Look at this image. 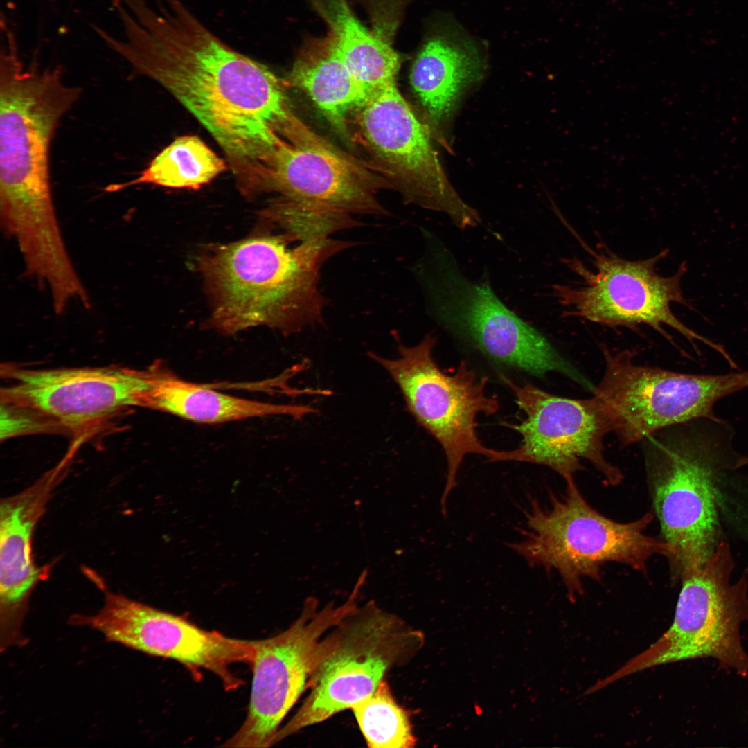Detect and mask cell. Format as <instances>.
<instances>
[{
	"label": "cell",
	"instance_id": "obj_25",
	"mask_svg": "<svg viewBox=\"0 0 748 748\" xmlns=\"http://www.w3.org/2000/svg\"><path fill=\"white\" fill-rule=\"evenodd\" d=\"M1 439L20 435L62 431L51 420L29 409L1 403Z\"/></svg>",
	"mask_w": 748,
	"mask_h": 748
},
{
	"label": "cell",
	"instance_id": "obj_23",
	"mask_svg": "<svg viewBox=\"0 0 748 748\" xmlns=\"http://www.w3.org/2000/svg\"><path fill=\"white\" fill-rule=\"evenodd\" d=\"M226 169V165L203 141L193 135L177 138L150 161L136 178L112 184L109 192L152 184L173 188L196 190Z\"/></svg>",
	"mask_w": 748,
	"mask_h": 748
},
{
	"label": "cell",
	"instance_id": "obj_3",
	"mask_svg": "<svg viewBox=\"0 0 748 748\" xmlns=\"http://www.w3.org/2000/svg\"><path fill=\"white\" fill-rule=\"evenodd\" d=\"M0 55V216L36 220L55 213L51 188V142L82 89L64 83L60 67L26 69L15 36Z\"/></svg>",
	"mask_w": 748,
	"mask_h": 748
},
{
	"label": "cell",
	"instance_id": "obj_22",
	"mask_svg": "<svg viewBox=\"0 0 748 748\" xmlns=\"http://www.w3.org/2000/svg\"><path fill=\"white\" fill-rule=\"evenodd\" d=\"M328 26L338 53L369 94L396 82L400 58L389 37L365 27L347 0H309Z\"/></svg>",
	"mask_w": 748,
	"mask_h": 748
},
{
	"label": "cell",
	"instance_id": "obj_24",
	"mask_svg": "<svg viewBox=\"0 0 748 748\" xmlns=\"http://www.w3.org/2000/svg\"><path fill=\"white\" fill-rule=\"evenodd\" d=\"M350 709L369 747L409 748L416 745L409 714L396 702L384 679Z\"/></svg>",
	"mask_w": 748,
	"mask_h": 748
},
{
	"label": "cell",
	"instance_id": "obj_4",
	"mask_svg": "<svg viewBox=\"0 0 748 748\" xmlns=\"http://www.w3.org/2000/svg\"><path fill=\"white\" fill-rule=\"evenodd\" d=\"M525 516L522 537L509 547L530 566L556 571L571 601L584 593L585 579L601 580L607 563L645 573L653 556L668 555L661 538L645 533L654 513L629 522L612 520L587 501L575 479L566 481L563 494L551 493L548 506L531 499Z\"/></svg>",
	"mask_w": 748,
	"mask_h": 748
},
{
	"label": "cell",
	"instance_id": "obj_21",
	"mask_svg": "<svg viewBox=\"0 0 748 748\" xmlns=\"http://www.w3.org/2000/svg\"><path fill=\"white\" fill-rule=\"evenodd\" d=\"M284 80L287 87L305 93L344 136L349 133V116L369 96L350 73L328 32L304 40Z\"/></svg>",
	"mask_w": 748,
	"mask_h": 748
},
{
	"label": "cell",
	"instance_id": "obj_9",
	"mask_svg": "<svg viewBox=\"0 0 748 748\" xmlns=\"http://www.w3.org/2000/svg\"><path fill=\"white\" fill-rule=\"evenodd\" d=\"M436 337L427 334L417 345L398 341V357L386 358L373 352L368 356L380 364L399 387L407 408L417 422L441 445L447 459V476L440 506L446 504L457 486V473L467 454H479L491 461L497 450L486 447L476 431L479 413L489 416L499 407L486 392L488 377L478 379L462 360L452 374L440 370L433 357Z\"/></svg>",
	"mask_w": 748,
	"mask_h": 748
},
{
	"label": "cell",
	"instance_id": "obj_18",
	"mask_svg": "<svg viewBox=\"0 0 748 748\" xmlns=\"http://www.w3.org/2000/svg\"><path fill=\"white\" fill-rule=\"evenodd\" d=\"M61 462L34 483L0 502V621L1 648L21 643V625L30 596L48 576L33 555V534L53 491L64 479Z\"/></svg>",
	"mask_w": 748,
	"mask_h": 748
},
{
	"label": "cell",
	"instance_id": "obj_8",
	"mask_svg": "<svg viewBox=\"0 0 748 748\" xmlns=\"http://www.w3.org/2000/svg\"><path fill=\"white\" fill-rule=\"evenodd\" d=\"M733 566L729 546L722 540L700 567L680 579L670 628L646 650L598 682V687L654 666L702 657L713 658L720 667L745 677L748 654L740 628L748 621V577L731 582Z\"/></svg>",
	"mask_w": 748,
	"mask_h": 748
},
{
	"label": "cell",
	"instance_id": "obj_17",
	"mask_svg": "<svg viewBox=\"0 0 748 748\" xmlns=\"http://www.w3.org/2000/svg\"><path fill=\"white\" fill-rule=\"evenodd\" d=\"M384 188L391 187L371 164L326 143L283 148L267 192L319 211L382 215L388 213L375 195Z\"/></svg>",
	"mask_w": 748,
	"mask_h": 748
},
{
	"label": "cell",
	"instance_id": "obj_14",
	"mask_svg": "<svg viewBox=\"0 0 748 748\" xmlns=\"http://www.w3.org/2000/svg\"><path fill=\"white\" fill-rule=\"evenodd\" d=\"M515 402L525 413L520 423L504 425L522 436L519 446L497 450L492 462L517 461L546 466L567 481L589 462L607 485L621 483L620 470L606 458L603 439L612 432L609 418L599 400H576L546 392L532 384L519 385L503 377Z\"/></svg>",
	"mask_w": 748,
	"mask_h": 748
},
{
	"label": "cell",
	"instance_id": "obj_15",
	"mask_svg": "<svg viewBox=\"0 0 748 748\" xmlns=\"http://www.w3.org/2000/svg\"><path fill=\"white\" fill-rule=\"evenodd\" d=\"M104 592V603L98 613L73 615L70 623L93 628L109 641L177 661L195 679H199L201 670H208L219 678L226 691L235 690L243 684L231 666L238 663L251 664L253 641L204 630L182 616L105 589Z\"/></svg>",
	"mask_w": 748,
	"mask_h": 748
},
{
	"label": "cell",
	"instance_id": "obj_1",
	"mask_svg": "<svg viewBox=\"0 0 748 748\" xmlns=\"http://www.w3.org/2000/svg\"><path fill=\"white\" fill-rule=\"evenodd\" d=\"M109 50L168 91L224 152L242 193L265 191L278 153L319 136L295 114L284 79L228 46L183 0H141Z\"/></svg>",
	"mask_w": 748,
	"mask_h": 748
},
{
	"label": "cell",
	"instance_id": "obj_7",
	"mask_svg": "<svg viewBox=\"0 0 748 748\" xmlns=\"http://www.w3.org/2000/svg\"><path fill=\"white\" fill-rule=\"evenodd\" d=\"M417 271L432 315L453 334L500 366L542 377L580 376L536 328L509 310L487 282H473L436 236Z\"/></svg>",
	"mask_w": 748,
	"mask_h": 748
},
{
	"label": "cell",
	"instance_id": "obj_20",
	"mask_svg": "<svg viewBox=\"0 0 748 748\" xmlns=\"http://www.w3.org/2000/svg\"><path fill=\"white\" fill-rule=\"evenodd\" d=\"M143 407L204 424L278 415L299 419L316 411L310 405L268 403L225 394L181 380L157 364Z\"/></svg>",
	"mask_w": 748,
	"mask_h": 748
},
{
	"label": "cell",
	"instance_id": "obj_19",
	"mask_svg": "<svg viewBox=\"0 0 748 748\" xmlns=\"http://www.w3.org/2000/svg\"><path fill=\"white\" fill-rule=\"evenodd\" d=\"M434 22L416 55L409 78L431 136L446 146L444 134L459 98L483 75L486 48L451 17L441 15Z\"/></svg>",
	"mask_w": 748,
	"mask_h": 748
},
{
	"label": "cell",
	"instance_id": "obj_5",
	"mask_svg": "<svg viewBox=\"0 0 748 748\" xmlns=\"http://www.w3.org/2000/svg\"><path fill=\"white\" fill-rule=\"evenodd\" d=\"M645 462L660 538L668 546L670 576L678 581L701 566L720 540L713 480L724 463L722 442L709 433L647 437Z\"/></svg>",
	"mask_w": 748,
	"mask_h": 748
},
{
	"label": "cell",
	"instance_id": "obj_12",
	"mask_svg": "<svg viewBox=\"0 0 748 748\" xmlns=\"http://www.w3.org/2000/svg\"><path fill=\"white\" fill-rule=\"evenodd\" d=\"M355 113L370 164L405 201L444 213L461 229L481 223L477 211L451 185L429 127L416 116L396 82L371 94Z\"/></svg>",
	"mask_w": 748,
	"mask_h": 748
},
{
	"label": "cell",
	"instance_id": "obj_11",
	"mask_svg": "<svg viewBox=\"0 0 748 748\" xmlns=\"http://www.w3.org/2000/svg\"><path fill=\"white\" fill-rule=\"evenodd\" d=\"M603 354L605 372L594 396L623 446L695 419L715 420L713 404L748 388V371L686 374L636 364L627 350Z\"/></svg>",
	"mask_w": 748,
	"mask_h": 748
},
{
	"label": "cell",
	"instance_id": "obj_10",
	"mask_svg": "<svg viewBox=\"0 0 748 748\" xmlns=\"http://www.w3.org/2000/svg\"><path fill=\"white\" fill-rule=\"evenodd\" d=\"M592 268L575 258L565 262L578 276L573 284L555 285V295L566 316L580 317L609 327L634 328L647 325L671 341L662 328L668 326L697 348L698 340L728 356L724 347L688 328L673 313L670 305H690L682 295L681 280L687 270L685 262L672 276L657 272V263L668 253L664 250L650 258L623 259L609 249L589 248Z\"/></svg>",
	"mask_w": 748,
	"mask_h": 748
},
{
	"label": "cell",
	"instance_id": "obj_16",
	"mask_svg": "<svg viewBox=\"0 0 748 748\" xmlns=\"http://www.w3.org/2000/svg\"><path fill=\"white\" fill-rule=\"evenodd\" d=\"M154 366L32 369L6 364L1 403L31 409L62 430L95 427L130 407H143L154 377Z\"/></svg>",
	"mask_w": 748,
	"mask_h": 748
},
{
	"label": "cell",
	"instance_id": "obj_6",
	"mask_svg": "<svg viewBox=\"0 0 748 748\" xmlns=\"http://www.w3.org/2000/svg\"><path fill=\"white\" fill-rule=\"evenodd\" d=\"M422 643L420 632L374 601L357 606L322 638L307 684L309 693L280 728L274 745L350 709L371 694L386 673L413 656Z\"/></svg>",
	"mask_w": 748,
	"mask_h": 748
},
{
	"label": "cell",
	"instance_id": "obj_2",
	"mask_svg": "<svg viewBox=\"0 0 748 748\" xmlns=\"http://www.w3.org/2000/svg\"><path fill=\"white\" fill-rule=\"evenodd\" d=\"M263 235L214 247L200 260L213 303L210 324L227 335L258 326L283 333L323 322L319 290L324 262L353 243Z\"/></svg>",
	"mask_w": 748,
	"mask_h": 748
},
{
	"label": "cell",
	"instance_id": "obj_13",
	"mask_svg": "<svg viewBox=\"0 0 748 748\" xmlns=\"http://www.w3.org/2000/svg\"><path fill=\"white\" fill-rule=\"evenodd\" d=\"M355 587L344 603L318 609L316 598L305 601L299 616L280 634L253 641L250 664L253 677L247 716L238 730L221 746L265 748L274 745L280 724L307 690L321 641L357 606Z\"/></svg>",
	"mask_w": 748,
	"mask_h": 748
}]
</instances>
